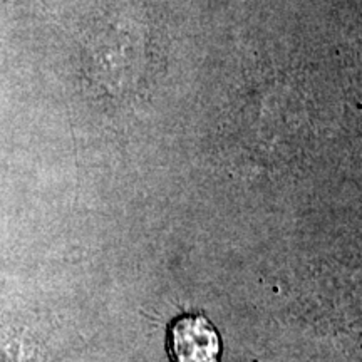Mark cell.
I'll return each instance as SVG.
<instances>
[{"mask_svg": "<svg viewBox=\"0 0 362 362\" xmlns=\"http://www.w3.org/2000/svg\"><path fill=\"white\" fill-rule=\"evenodd\" d=\"M168 352L173 362H218L220 336L206 317L180 315L168 329Z\"/></svg>", "mask_w": 362, "mask_h": 362, "instance_id": "7a4b0ae2", "label": "cell"}, {"mask_svg": "<svg viewBox=\"0 0 362 362\" xmlns=\"http://www.w3.org/2000/svg\"><path fill=\"white\" fill-rule=\"evenodd\" d=\"M141 44L123 25L103 30L89 45L90 74L110 90L119 94L134 83Z\"/></svg>", "mask_w": 362, "mask_h": 362, "instance_id": "6da1fadb", "label": "cell"}]
</instances>
